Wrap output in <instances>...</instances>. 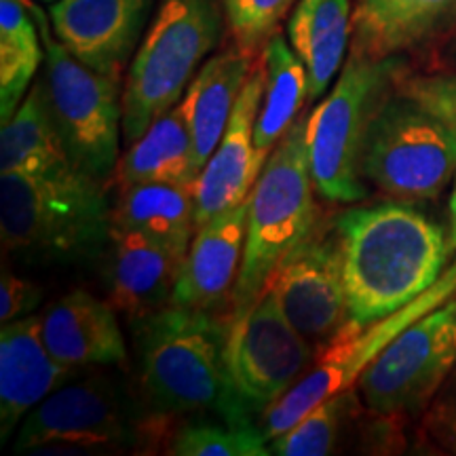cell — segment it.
Masks as SVG:
<instances>
[{"instance_id":"obj_7","label":"cell","mask_w":456,"mask_h":456,"mask_svg":"<svg viewBox=\"0 0 456 456\" xmlns=\"http://www.w3.org/2000/svg\"><path fill=\"white\" fill-rule=\"evenodd\" d=\"M34 17L45 45V94L74 165L102 184L110 182L118 163L123 129L121 78L106 77L78 61L57 41L53 28L37 7Z\"/></svg>"},{"instance_id":"obj_30","label":"cell","mask_w":456,"mask_h":456,"mask_svg":"<svg viewBox=\"0 0 456 456\" xmlns=\"http://www.w3.org/2000/svg\"><path fill=\"white\" fill-rule=\"evenodd\" d=\"M296 0H222L232 43L258 60Z\"/></svg>"},{"instance_id":"obj_27","label":"cell","mask_w":456,"mask_h":456,"mask_svg":"<svg viewBox=\"0 0 456 456\" xmlns=\"http://www.w3.org/2000/svg\"><path fill=\"white\" fill-rule=\"evenodd\" d=\"M30 0H0V121L7 123L45 60Z\"/></svg>"},{"instance_id":"obj_21","label":"cell","mask_w":456,"mask_h":456,"mask_svg":"<svg viewBox=\"0 0 456 456\" xmlns=\"http://www.w3.org/2000/svg\"><path fill=\"white\" fill-rule=\"evenodd\" d=\"M201 174L195 142L180 104L152 121L138 140L118 157L110 182L117 191L135 184L192 186Z\"/></svg>"},{"instance_id":"obj_28","label":"cell","mask_w":456,"mask_h":456,"mask_svg":"<svg viewBox=\"0 0 456 456\" xmlns=\"http://www.w3.org/2000/svg\"><path fill=\"white\" fill-rule=\"evenodd\" d=\"M165 454L174 456H269V440L258 423L232 425L226 420H192L169 437Z\"/></svg>"},{"instance_id":"obj_32","label":"cell","mask_w":456,"mask_h":456,"mask_svg":"<svg viewBox=\"0 0 456 456\" xmlns=\"http://www.w3.org/2000/svg\"><path fill=\"white\" fill-rule=\"evenodd\" d=\"M425 440L446 454H456V368L425 408Z\"/></svg>"},{"instance_id":"obj_15","label":"cell","mask_w":456,"mask_h":456,"mask_svg":"<svg viewBox=\"0 0 456 456\" xmlns=\"http://www.w3.org/2000/svg\"><path fill=\"white\" fill-rule=\"evenodd\" d=\"M148 9V0H57L51 28L64 47L106 77L121 78Z\"/></svg>"},{"instance_id":"obj_3","label":"cell","mask_w":456,"mask_h":456,"mask_svg":"<svg viewBox=\"0 0 456 456\" xmlns=\"http://www.w3.org/2000/svg\"><path fill=\"white\" fill-rule=\"evenodd\" d=\"M106 184L85 171L66 175L0 174L4 249L51 258H91L110 243Z\"/></svg>"},{"instance_id":"obj_17","label":"cell","mask_w":456,"mask_h":456,"mask_svg":"<svg viewBox=\"0 0 456 456\" xmlns=\"http://www.w3.org/2000/svg\"><path fill=\"white\" fill-rule=\"evenodd\" d=\"M245 235L248 201L199 226L182 260L171 305L212 311L232 294L241 271Z\"/></svg>"},{"instance_id":"obj_8","label":"cell","mask_w":456,"mask_h":456,"mask_svg":"<svg viewBox=\"0 0 456 456\" xmlns=\"http://www.w3.org/2000/svg\"><path fill=\"white\" fill-rule=\"evenodd\" d=\"M456 175V135L414 98L395 91L370 121L362 178L395 199H436Z\"/></svg>"},{"instance_id":"obj_22","label":"cell","mask_w":456,"mask_h":456,"mask_svg":"<svg viewBox=\"0 0 456 456\" xmlns=\"http://www.w3.org/2000/svg\"><path fill=\"white\" fill-rule=\"evenodd\" d=\"M254 64V57L245 55L237 45H232L231 49L209 57L199 68L195 78L188 85L184 98L180 100L201 169L214 155L216 146L220 144L222 134L235 110L239 94Z\"/></svg>"},{"instance_id":"obj_29","label":"cell","mask_w":456,"mask_h":456,"mask_svg":"<svg viewBox=\"0 0 456 456\" xmlns=\"http://www.w3.org/2000/svg\"><path fill=\"white\" fill-rule=\"evenodd\" d=\"M357 387L334 393L317 403L294 427L269 442L271 454L277 456H326L332 454L340 429L351 408L357 403Z\"/></svg>"},{"instance_id":"obj_25","label":"cell","mask_w":456,"mask_h":456,"mask_svg":"<svg viewBox=\"0 0 456 456\" xmlns=\"http://www.w3.org/2000/svg\"><path fill=\"white\" fill-rule=\"evenodd\" d=\"M288 37L309 72V100L322 98L345 64L353 38L349 0H298Z\"/></svg>"},{"instance_id":"obj_33","label":"cell","mask_w":456,"mask_h":456,"mask_svg":"<svg viewBox=\"0 0 456 456\" xmlns=\"http://www.w3.org/2000/svg\"><path fill=\"white\" fill-rule=\"evenodd\" d=\"M43 302V289L37 283L3 271L0 279V322L9 323L15 319L32 315Z\"/></svg>"},{"instance_id":"obj_10","label":"cell","mask_w":456,"mask_h":456,"mask_svg":"<svg viewBox=\"0 0 456 456\" xmlns=\"http://www.w3.org/2000/svg\"><path fill=\"white\" fill-rule=\"evenodd\" d=\"M456 368V298L402 330L357 379L363 403L380 416L425 412Z\"/></svg>"},{"instance_id":"obj_5","label":"cell","mask_w":456,"mask_h":456,"mask_svg":"<svg viewBox=\"0 0 456 456\" xmlns=\"http://www.w3.org/2000/svg\"><path fill=\"white\" fill-rule=\"evenodd\" d=\"M399 55L349 53L328 98L306 118V148L315 192L332 203H357L368 191L362 182L363 142L376 110L402 78Z\"/></svg>"},{"instance_id":"obj_23","label":"cell","mask_w":456,"mask_h":456,"mask_svg":"<svg viewBox=\"0 0 456 456\" xmlns=\"http://www.w3.org/2000/svg\"><path fill=\"white\" fill-rule=\"evenodd\" d=\"M81 171L51 117L43 78L30 91L0 131V174L66 175Z\"/></svg>"},{"instance_id":"obj_2","label":"cell","mask_w":456,"mask_h":456,"mask_svg":"<svg viewBox=\"0 0 456 456\" xmlns=\"http://www.w3.org/2000/svg\"><path fill=\"white\" fill-rule=\"evenodd\" d=\"M228 323L209 311L167 305L142 322V387L161 414L214 412L232 425L256 419L232 389L226 366Z\"/></svg>"},{"instance_id":"obj_1","label":"cell","mask_w":456,"mask_h":456,"mask_svg":"<svg viewBox=\"0 0 456 456\" xmlns=\"http://www.w3.org/2000/svg\"><path fill=\"white\" fill-rule=\"evenodd\" d=\"M349 322L366 328L410 305L446 273L450 237L412 205H359L334 220Z\"/></svg>"},{"instance_id":"obj_14","label":"cell","mask_w":456,"mask_h":456,"mask_svg":"<svg viewBox=\"0 0 456 456\" xmlns=\"http://www.w3.org/2000/svg\"><path fill=\"white\" fill-rule=\"evenodd\" d=\"M262 91H265V64L262 57H258L239 94L220 144L216 146L214 155L203 165L195 182L197 228L248 201L249 192L269 161V157L256 148L254 140Z\"/></svg>"},{"instance_id":"obj_19","label":"cell","mask_w":456,"mask_h":456,"mask_svg":"<svg viewBox=\"0 0 456 456\" xmlns=\"http://www.w3.org/2000/svg\"><path fill=\"white\" fill-rule=\"evenodd\" d=\"M110 243L108 302L114 309L135 322H146L171 305L182 258L140 231L112 228Z\"/></svg>"},{"instance_id":"obj_11","label":"cell","mask_w":456,"mask_h":456,"mask_svg":"<svg viewBox=\"0 0 456 456\" xmlns=\"http://www.w3.org/2000/svg\"><path fill=\"white\" fill-rule=\"evenodd\" d=\"M315 357L317 349L283 315L271 289L228 322V376L254 419L292 389Z\"/></svg>"},{"instance_id":"obj_26","label":"cell","mask_w":456,"mask_h":456,"mask_svg":"<svg viewBox=\"0 0 456 456\" xmlns=\"http://www.w3.org/2000/svg\"><path fill=\"white\" fill-rule=\"evenodd\" d=\"M260 57L265 64V91L254 140L262 155L271 157L283 135L298 121L302 104L309 100V72L279 32L266 43Z\"/></svg>"},{"instance_id":"obj_31","label":"cell","mask_w":456,"mask_h":456,"mask_svg":"<svg viewBox=\"0 0 456 456\" xmlns=\"http://www.w3.org/2000/svg\"><path fill=\"white\" fill-rule=\"evenodd\" d=\"M397 89L423 104L456 135V74H423L399 78Z\"/></svg>"},{"instance_id":"obj_34","label":"cell","mask_w":456,"mask_h":456,"mask_svg":"<svg viewBox=\"0 0 456 456\" xmlns=\"http://www.w3.org/2000/svg\"><path fill=\"white\" fill-rule=\"evenodd\" d=\"M450 248L456 252V175L452 180V195H450Z\"/></svg>"},{"instance_id":"obj_13","label":"cell","mask_w":456,"mask_h":456,"mask_svg":"<svg viewBox=\"0 0 456 456\" xmlns=\"http://www.w3.org/2000/svg\"><path fill=\"white\" fill-rule=\"evenodd\" d=\"M131 429L123 402L104 379L68 380L21 423L15 452L51 448H125Z\"/></svg>"},{"instance_id":"obj_24","label":"cell","mask_w":456,"mask_h":456,"mask_svg":"<svg viewBox=\"0 0 456 456\" xmlns=\"http://www.w3.org/2000/svg\"><path fill=\"white\" fill-rule=\"evenodd\" d=\"M110 218L112 228L144 232L184 260L197 232L195 188L161 182L121 188Z\"/></svg>"},{"instance_id":"obj_16","label":"cell","mask_w":456,"mask_h":456,"mask_svg":"<svg viewBox=\"0 0 456 456\" xmlns=\"http://www.w3.org/2000/svg\"><path fill=\"white\" fill-rule=\"evenodd\" d=\"M51 355L41 334V317L28 315L0 330V437H7L45 397L74 379Z\"/></svg>"},{"instance_id":"obj_6","label":"cell","mask_w":456,"mask_h":456,"mask_svg":"<svg viewBox=\"0 0 456 456\" xmlns=\"http://www.w3.org/2000/svg\"><path fill=\"white\" fill-rule=\"evenodd\" d=\"M220 0H161L135 51L123 89V134L135 142L157 117L180 104L222 34Z\"/></svg>"},{"instance_id":"obj_20","label":"cell","mask_w":456,"mask_h":456,"mask_svg":"<svg viewBox=\"0 0 456 456\" xmlns=\"http://www.w3.org/2000/svg\"><path fill=\"white\" fill-rule=\"evenodd\" d=\"M456 26V0H357L351 53L391 57L431 43Z\"/></svg>"},{"instance_id":"obj_9","label":"cell","mask_w":456,"mask_h":456,"mask_svg":"<svg viewBox=\"0 0 456 456\" xmlns=\"http://www.w3.org/2000/svg\"><path fill=\"white\" fill-rule=\"evenodd\" d=\"M454 294L456 262L431 289H427L425 294H420L419 298L402 306L393 315L379 319L366 328L340 330L328 345H323L317 351L315 366L260 416L258 427L266 440H275L277 436L294 427L302 416L309 414L323 399L355 387L363 370L402 330H406L416 319L448 302Z\"/></svg>"},{"instance_id":"obj_35","label":"cell","mask_w":456,"mask_h":456,"mask_svg":"<svg viewBox=\"0 0 456 456\" xmlns=\"http://www.w3.org/2000/svg\"><path fill=\"white\" fill-rule=\"evenodd\" d=\"M49 3H53V0H49Z\"/></svg>"},{"instance_id":"obj_18","label":"cell","mask_w":456,"mask_h":456,"mask_svg":"<svg viewBox=\"0 0 456 456\" xmlns=\"http://www.w3.org/2000/svg\"><path fill=\"white\" fill-rule=\"evenodd\" d=\"M110 302L85 289L61 296L41 315L45 345L68 368L108 366L127 359V345Z\"/></svg>"},{"instance_id":"obj_4","label":"cell","mask_w":456,"mask_h":456,"mask_svg":"<svg viewBox=\"0 0 456 456\" xmlns=\"http://www.w3.org/2000/svg\"><path fill=\"white\" fill-rule=\"evenodd\" d=\"M306 118L300 114L283 135L248 197V235L232 289V317L248 311L271 288L279 266L317 222Z\"/></svg>"},{"instance_id":"obj_12","label":"cell","mask_w":456,"mask_h":456,"mask_svg":"<svg viewBox=\"0 0 456 456\" xmlns=\"http://www.w3.org/2000/svg\"><path fill=\"white\" fill-rule=\"evenodd\" d=\"M269 289L289 323L317 351L346 326L349 306L334 222H315L279 266Z\"/></svg>"}]
</instances>
